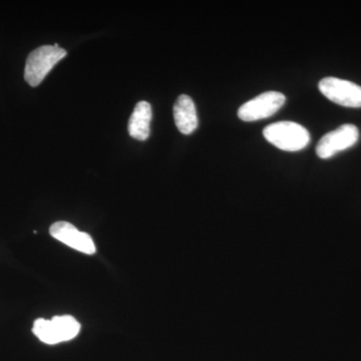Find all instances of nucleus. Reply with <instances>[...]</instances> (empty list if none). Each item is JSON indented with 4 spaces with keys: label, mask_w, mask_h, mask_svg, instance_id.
I'll list each match as a JSON object with an SVG mask.
<instances>
[{
    "label": "nucleus",
    "mask_w": 361,
    "mask_h": 361,
    "mask_svg": "<svg viewBox=\"0 0 361 361\" xmlns=\"http://www.w3.org/2000/svg\"><path fill=\"white\" fill-rule=\"evenodd\" d=\"M263 135L273 146L286 152L301 151L310 142L308 130L294 122L271 123L263 130Z\"/></svg>",
    "instance_id": "f257e3e1"
},
{
    "label": "nucleus",
    "mask_w": 361,
    "mask_h": 361,
    "mask_svg": "<svg viewBox=\"0 0 361 361\" xmlns=\"http://www.w3.org/2000/svg\"><path fill=\"white\" fill-rule=\"evenodd\" d=\"M80 331V323L71 315L54 316L51 320L39 318L32 327L35 336L44 343L51 345L71 341Z\"/></svg>",
    "instance_id": "f03ea898"
},
{
    "label": "nucleus",
    "mask_w": 361,
    "mask_h": 361,
    "mask_svg": "<svg viewBox=\"0 0 361 361\" xmlns=\"http://www.w3.org/2000/svg\"><path fill=\"white\" fill-rule=\"evenodd\" d=\"M66 56V49L59 44L44 45L30 52L26 61L25 78L32 87H37L54 66Z\"/></svg>",
    "instance_id": "7ed1b4c3"
},
{
    "label": "nucleus",
    "mask_w": 361,
    "mask_h": 361,
    "mask_svg": "<svg viewBox=\"0 0 361 361\" xmlns=\"http://www.w3.org/2000/svg\"><path fill=\"white\" fill-rule=\"evenodd\" d=\"M286 101L279 92H266L240 106L238 116L244 122H255L276 114Z\"/></svg>",
    "instance_id": "20e7f679"
},
{
    "label": "nucleus",
    "mask_w": 361,
    "mask_h": 361,
    "mask_svg": "<svg viewBox=\"0 0 361 361\" xmlns=\"http://www.w3.org/2000/svg\"><path fill=\"white\" fill-rule=\"evenodd\" d=\"M323 96L346 108H361V87L337 78H324L318 85Z\"/></svg>",
    "instance_id": "39448f33"
},
{
    "label": "nucleus",
    "mask_w": 361,
    "mask_h": 361,
    "mask_svg": "<svg viewBox=\"0 0 361 361\" xmlns=\"http://www.w3.org/2000/svg\"><path fill=\"white\" fill-rule=\"evenodd\" d=\"M360 137V130L355 125L345 123L332 132L323 135L316 147V154L320 159H329L339 152L355 146Z\"/></svg>",
    "instance_id": "423d86ee"
},
{
    "label": "nucleus",
    "mask_w": 361,
    "mask_h": 361,
    "mask_svg": "<svg viewBox=\"0 0 361 361\" xmlns=\"http://www.w3.org/2000/svg\"><path fill=\"white\" fill-rule=\"evenodd\" d=\"M49 233L54 239L75 250L87 255H92L97 252V247L92 237L87 233L80 231L78 228L66 221H59L52 224Z\"/></svg>",
    "instance_id": "0eeeda50"
},
{
    "label": "nucleus",
    "mask_w": 361,
    "mask_h": 361,
    "mask_svg": "<svg viewBox=\"0 0 361 361\" xmlns=\"http://www.w3.org/2000/svg\"><path fill=\"white\" fill-rule=\"evenodd\" d=\"M174 120L182 134L191 135L198 128L199 121L193 99L186 94L178 97L174 106Z\"/></svg>",
    "instance_id": "6e6552de"
},
{
    "label": "nucleus",
    "mask_w": 361,
    "mask_h": 361,
    "mask_svg": "<svg viewBox=\"0 0 361 361\" xmlns=\"http://www.w3.org/2000/svg\"><path fill=\"white\" fill-rule=\"evenodd\" d=\"M152 122V106L148 102L142 101L137 104L129 121V133L132 137L139 141H146Z\"/></svg>",
    "instance_id": "1a4fd4ad"
}]
</instances>
